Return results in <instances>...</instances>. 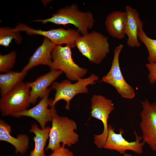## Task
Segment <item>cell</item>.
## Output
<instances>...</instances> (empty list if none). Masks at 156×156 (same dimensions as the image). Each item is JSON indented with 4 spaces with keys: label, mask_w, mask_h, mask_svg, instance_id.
I'll return each mask as SVG.
<instances>
[{
    "label": "cell",
    "mask_w": 156,
    "mask_h": 156,
    "mask_svg": "<svg viewBox=\"0 0 156 156\" xmlns=\"http://www.w3.org/2000/svg\"><path fill=\"white\" fill-rule=\"evenodd\" d=\"M119 131V133H116L113 127L110 124L109 125L108 134L103 148L115 150L123 155L127 150L132 151L139 154L143 153V147L145 143L143 141L141 142L142 140V136L138 135L134 131L135 140L129 142L123 137L124 130L120 129Z\"/></svg>",
    "instance_id": "11"
},
{
    "label": "cell",
    "mask_w": 156,
    "mask_h": 156,
    "mask_svg": "<svg viewBox=\"0 0 156 156\" xmlns=\"http://www.w3.org/2000/svg\"><path fill=\"white\" fill-rule=\"evenodd\" d=\"M52 89L49 88L44 96L35 106L23 111L16 113L12 116L15 118L27 116L31 118L39 123L41 129L46 128L47 123L51 122L54 116L57 114L55 107L49 108L53 99L49 98Z\"/></svg>",
    "instance_id": "12"
},
{
    "label": "cell",
    "mask_w": 156,
    "mask_h": 156,
    "mask_svg": "<svg viewBox=\"0 0 156 156\" xmlns=\"http://www.w3.org/2000/svg\"><path fill=\"white\" fill-rule=\"evenodd\" d=\"M71 47L66 45H56L51 53L52 62L51 70H60L64 73L68 79L77 81L83 78L88 70L76 64L72 57Z\"/></svg>",
    "instance_id": "4"
},
{
    "label": "cell",
    "mask_w": 156,
    "mask_h": 156,
    "mask_svg": "<svg viewBox=\"0 0 156 156\" xmlns=\"http://www.w3.org/2000/svg\"><path fill=\"white\" fill-rule=\"evenodd\" d=\"M30 88L28 82H22L6 94L1 96L0 110L3 116H12L28 109L30 103Z\"/></svg>",
    "instance_id": "6"
},
{
    "label": "cell",
    "mask_w": 156,
    "mask_h": 156,
    "mask_svg": "<svg viewBox=\"0 0 156 156\" xmlns=\"http://www.w3.org/2000/svg\"><path fill=\"white\" fill-rule=\"evenodd\" d=\"M11 126L2 119L0 120V141L7 142L14 146L15 153L21 155L25 153L29 148V138L25 134H20L16 137L11 134Z\"/></svg>",
    "instance_id": "16"
},
{
    "label": "cell",
    "mask_w": 156,
    "mask_h": 156,
    "mask_svg": "<svg viewBox=\"0 0 156 156\" xmlns=\"http://www.w3.org/2000/svg\"><path fill=\"white\" fill-rule=\"evenodd\" d=\"M50 128V127L48 126L44 129H40L35 123L31 125L29 131L35 134L33 137L35 145L29 156H46L45 148L49 138Z\"/></svg>",
    "instance_id": "18"
},
{
    "label": "cell",
    "mask_w": 156,
    "mask_h": 156,
    "mask_svg": "<svg viewBox=\"0 0 156 156\" xmlns=\"http://www.w3.org/2000/svg\"><path fill=\"white\" fill-rule=\"evenodd\" d=\"M114 108L112 101L102 95L94 94L91 99V116L101 121L103 126L102 132L94 136V143L99 148H103L106 141L108 132L109 116Z\"/></svg>",
    "instance_id": "7"
},
{
    "label": "cell",
    "mask_w": 156,
    "mask_h": 156,
    "mask_svg": "<svg viewBox=\"0 0 156 156\" xmlns=\"http://www.w3.org/2000/svg\"><path fill=\"white\" fill-rule=\"evenodd\" d=\"M127 18L125 12L116 11L110 13L105 21V27L108 34L118 39L123 38L126 35Z\"/></svg>",
    "instance_id": "17"
},
{
    "label": "cell",
    "mask_w": 156,
    "mask_h": 156,
    "mask_svg": "<svg viewBox=\"0 0 156 156\" xmlns=\"http://www.w3.org/2000/svg\"><path fill=\"white\" fill-rule=\"evenodd\" d=\"M16 57V52L13 51L5 55H0V72H8L13 68Z\"/></svg>",
    "instance_id": "22"
},
{
    "label": "cell",
    "mask_w": 156,
    "mask_h": 156,
    "mask_svg": "<svg viewBox=\"0 0 156 156\" xmlns=\"http://www.w3.org/2000/svg\"><path fill=\"white\" fill-rule=\"evenodd\" d=\"M145 66L149 72L148 78L149 82L151 84L156 81V63H147Z\"/></svg>",
    "instance_id": "23"
},
{
    "label": "cell",
    "mask_w": 156,
    "mask_h": 156,
    "mask_svg": "<svg viewBox=\"0 0 156 156\" xmlns=\"http://www.w3.org/2000/svg\"><path fill=\"white\" fill-rule=\"evenodd\" d=\"M123 47V45L120 44L115 48L110 69L103 77L101 81L113 87L122 97L132 99L135 96V91L125 79L119 64V56Z\"/></svg>",
    "instance_id": "8"
},
{
    "label": "cell",
    "mask_w": 156,
    "mask_h": 156,
    "mask_svg": "<svg viewBox=\"0 0 156 156\" xmlns=\"http://www.w3.org/2000/svg\"><path fill=\"white\" fill-rule=\"evenodd\" d=\"M60 70H51L49 72L38 77L34 81L28 82L30 90V104H35L38 98L42 99L45 95L48 87L62 73Z\"/></svg>",
    "instance_id": "13"
},
{
    "label": "cell",
    "mask_w": 156,
    "mask_h": 156,
    "mask_svg": "<svg viewBox=\"0 0 156 156\" xmlns=\"http://www.w3.org/2000/svg\"><path fill=\"white\" fill-rule=\"evenodd\" d=\"M99 77L93 74L89 77L82 78L75 83H72L69 80L64 79L60 82L54 81L51 88L54 89L56 92L50 107H55L56 103L60 100H64L66 103L65 108L70 109V101L77 94L80 93H87L88 86L95 84L99 79Z\"/></svg>",
    "instance_id": "5"
},
{
    "label": "cell",
    "mask_w": 156,
    "mask_h": 156,
    "mask_svg": "<svg viewBox=\"0 0 156 156\" xmlns=\"http://www.w3.org/2000/svg\"><path fill=\"white\" fill-rule=\"evenodd\" d=\"M49 156H74L73 153L62 145L58 149L54 151Z\"/></svg>",
    "instance_id": "24"
},
{
    "label": "cell",
    "mask_w": 156,
    "mask_h": 156,
    "mask_svg": "<svg viewBox=\"0 0 156 156\" xmlns=\"http://www.w3.org/2000/svg\"><path fill=\"white\" fill-rule=\"evenodd\" d=\"M12 30L15 31H25L29 35H42L49 39L56 45L65 44L71 48L76 47V42L81 36L79 31L73 29H65L61 28L44 31L35 29L23 23L18 24L15 28H12Z\"/></svg>",
    "instance_id": "9"
},
{
    "label": "cell",
    "mask_w": 156,
    "mask_h": 156,
    "mask_svg": "<svg viewBox=\"0 0 156 156\" xmlns=\"http://www.w3.org/2000/svg\"><path fill=\"white\" fill-rule=\"evenodd\" d=\"M143 26L140 27L138 36L139 41L146 47L148 52L147 59L149 63H156V39L148 37L143 29Z\"/></svg>",
    "instance_id": "20"
},
{
    "label": "cell",
    "mask_w": 156,
    "mask_h": 156,
    "mask_svg": "<svg viewBox=\"0 0 156 156\" xmlns=\"http://www.w3.org/2000/svg\"><path fill=\"white\" fill-rule=\"evenodd\" d=\"M27 71H10L0 74V91L1 96H4L23 82Z\"/></svg>",
    "instance_id": "19"
},
{
    "label": "cell",
    "mask_w": 156,
    "mask_h": 156,
    "mask_svg": "<svg viewBox=\"0 0 156 156\" xmlns=\"http://www.w3.org/2000/svg\"><path fill=\"white\" fill-rule=\"evenodd\" d=\"M125 9L127 15L125 28V34L128 36L127 44L131 47H139L141 44L138 32L139 28L143 26V23L136 9L129 5H126Z\"/></svg>",
    "instance_id": "14"
},
{
    "label": "cell",
    "mask_w": 156,
    "mask_h": 156,
    "mask_svg": "<svg viewBox=\"0 0 156 156\" xmlns=\"http://www.w3.org/2000/svg\"><path fill=\"white\" fill-rule=\"evenodd\" d=\"M46 150L52 152L60 148L62 145L70 146L77 143L79 136L75 132L77 124L73 120L57 114L53 119Z\"/></svg>",
    "instance_id": "2"
},
{
    "label": "cell",
    "mask_w": 156,
    "mask_h": 156,
    "mask_svg": "<svg viewBox=\"0 0 156 156\" xmlns=\"http://www.w3.org/2000/svg\"><path fill=\"white\" fill-rule=\"evenodd\" d=\"M13 39H14L18 44H20L21 42L22 38L19 32L14 31L12 28L8 27H0V45L8 47Z\"/></svg>",
    "instance_id": "21"
},
{
    "label": "cell",
    "mask_w": 156,
    "mask_h": 156,
    "mask_svg": "<svg viewBox=\"0 0 156 156\" xmlns=\"http://www.w3.org/2000/svg\"><path fill=\"white\" fill-rule=\"evenodd\" d=\"M76 47L89 61L96 64L101 62L110 50L108 38L95 31L81 36L76 42Z\"/></svg>",
    "instance_id": "3"
},
{
    "label": "cell",
    "mask_w": 156,
    "mask_h": 156,
    "mask_svg": "<svg viewBox=\"0 0 156 156\" xmlns=\"http://www.w3.org/2000/svg\"><path fill=\"white\" fill-rule=\"evenodd\" d=\"M123 156H133L131 154L125 153L124 154Z\"/></svg>",
    "instance_id": "25"
},
{
    "label": "cell",
    "mask_w": 156,
    "mask_h": 156,
    "mask_svg": "<svg viewBox=\"0 0 156 156\" xmlns=\"http://www.w3.org/2000/svg\"><path fill=\"white\" fill-rule=\"evenodd\" d=\"M56 45L49 39L45 37L42 44L30 57L28 64L22 70L27 72L37 66L45 65L50 67L52 62V51Z\"/></svg>",
    "instance_id": "15"
},
{
    "label": "cell",
    "mask_w": 156,
    "mask_h": 156,
    "mask_svg": "<svg viewBox=\"0 0 156 156\" xmlns=\"http://www.w3.org/2000/svg\"><path fill=\"white\" fill-rule=\"evenodd\" d=\"M33 21L41 22L44 24L51 23L64 25H72L77 28L82 35L88 33V30L93 27L95 22L91 12L80 10L76 3H73L60 9L49 18Z\"/></svg>",
    "instance_id": "1"
},
{
    "label": "cell",
    "mask_w": 156,
    "mask_h": 156,
    "mask_svg": "<svg viewBox=\"0 0 156 156\" xmlns=\"http://www.w3.org/2000/svg\"><path fill=\"white\" fill-rule=\"evenodd\" d=\"M141 103L140 127L143 141L156 152V102L151 103L145 98Z\"/></svg>",
    "instance_id": "10"
}]
</instances>
